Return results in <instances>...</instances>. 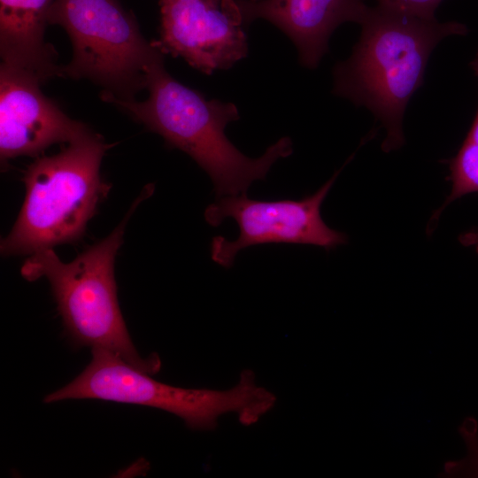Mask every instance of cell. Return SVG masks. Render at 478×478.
<instances>
[{"mask_svg":"<svg viewBox=\"0 0 478 478\" xmlns=\"http://www.w3.org/2000/svg\"><path fill=\"white\" fill-rule=\"evenodd\" d=\"M459 241L466 246H474L478 252V229L462 235Z\"/></svg>","mask_w":478,"mask_h":478,"instance_id":"2e32d148","label":"cell"},{"mask_svg":"<svg viewBox=\"0 0 478 478\" xmlns=\"http://www.w3.org/2000/svg\"><path fill=\"white\" fill-rule=\"evenodd\" d=\"M54 1L0 0L1 63L32 73L42 82L63 74L57 51L44 36Z\"/></svg>","mask_w":478,"mask_h":478,"instance_id":"8fae6325","label":"cell"},{"mask_svg":"<svg viewBox=\"0 0 478 478\" xmlns=\"http://www.w3.org/2000/svg\"><path fill=\"white\" fill-rule=\"evenodd\" d=\"M91 353L81 374L47 395L44 403L100 399L145 405L172 413L197 431L214 430L220 418L228 413L236 415L242 425H253L275 405L274 393L258 385L250 369L227 389H185L158 382L104 349H91Z\"/></svg>","mask_w":478,"mask_h":478,"instance_id":"5b68a950","label":"cell"},{"mask_svg":"<svg viewBox=\"0 0 478 478\" xmlns=\"http://www.w3.org/2000/svg\"><path fill=\"white\" fill-rule=\"evenodd\" d=\"M351 55L334 68V94L367 108L386 129L382 149L405 143L403 119L413 93L423 83L433 50L444 38L466 35L459 22H439L377 4L360 24Z\"/></svg>","mask_w":478,"mask_h":478,"instance_id":"6da1fadb","label":"cell"},{"mask_svg":"<svg viewBox=\"0 0 478 478\" xmlns=\"http://www.w3.org/2000/svg\"><path fill=\"white\" fill-rule=\"evenodd\" d=\"M160 4L163 53L182 58L206 74L231 67L248 52L243 23L213 0H165Z\"/></svg>","mask_w":478,"mask_h":478,"instance_id":"9c48e42d","label":"cell"},{"mask_svg":"<svg viewBox=\"0 0 478 478\" xmlns=\"http://www.w3.org/2000/svg\"><path fill=\"white\" fill-rule=\"evenodd\" d=\"M49 23L63 27L72 42L63 74L94 82L104 101L134 99L146 88L150 67L164 58L118 0H55Z\"/></svg>","mask_w":478,"mask_h":478,"instance_id":"8992f818","label":"cell"},{"mask_svg":"<svg viewBox=\"0 0 478 478\" xmlns=\"http://www.w3.org/2000/svg\"><path fill=\"white\" fill-rule=\"evenodd\" d=\"M153 191L154 184L146 185L113 231L73 261L62 262L50 248L30 255L20 268L28 281L48 280L65 330L76 347L104 349L149 374L160 370L161 361L157 354L142 357L132 343L118 302L114 262L127 221Z\"/></svg>","mask_w":478,"mask_h":478,"instance_id":"3957f363","label":"cell"},{"mask_svg":"<svg viewBox=\"0 0 478 478\" xmlns=\"http://www.w3.org/2000/svg\"><path fill=\"white\" fill-rule=\"evenodd\" d=\"M148 96L143 101L111 99L112 103L166 145L189 155L211 178L216 198L247 193L251 183L265 180L272 166L293 151L289 137H281L257 158L242 153L227 137L226 127L239 119L232 103L207 99L175 80L164 58L149 69Z\"/></svg>","mask_w":478,"mask_h":478,"instance_id":"7a4b0ae2","label":"cell"},{"mask_svg":"<svg viewBox=\"0 0 478 478\" xmlns=\"http://www.w3.org/2000/svg\"><path fill=\"white\" fill-rule=\"evenodd\" d=\"M162 1H165V0H159V3L162 2Z\"/></svg>","mask_w":478,"mask_h":478,"instance_id":"e0dca14e","label":"cell"},{"mask_svg":"<svg viewBox=\"0 0 478 478\" xmlns=\"http://www.w3.org/2000/svg\"><path fill=\"white\" fill-rule=\"evenodd\" d=\"M240 20L250 24L265 19L293 42L301 64L318 66L328 51V40L340 25L364 20L369 9L365 0H235Z\"/></svg>","mask_w":478,"mask_h":478,"instance_id":"30bf717a","label":"cell"},{"mask_svg":"<svg viewBox=\"0 0 478 478\" xmlns=\"http://www.w3.org/2000/svg\"><path fill=\"white\" fill-rule=\"evenodd\" d=\"M35 74L4 63L0 66L1 161L38 157L55 143H69L90 129L71 119L41 89Z\"/></svg>","mask_w":478,"mask_h":478,"instance_id":"ba28073f","label":"cell"},{"mask_svg":"<svg viewBox=\"0 0 478 478\" xmlns=\"http://www.w3.org/2000/svg\"><path fill=\"white\" fill-rule=\"evenodd\" d=\"M451 190L431 221L436 220L451 202L466 194L478 192V144L466 140L450 165Z\"/></svg>","mask_w":478,"mask_h":478,"instance_id":"7c38bea8","label":"cell"},{"mask_svg":"<svg viewBox=\"0 0 478 478\" xmlns=\"http://www.w3.org/2000/svg\"><path fill=\"white\" fill-rule=\"evenodd\" d=\"M472 67L478 76V51L474 61L472 62ZM466 140L478 144V112Z\"/></svg>","mask_w":478,"mask_h":478,"instance_id":"5bb4252c","label":"cell"},{"mask_svg":"<svg viewBox=\"0 0 478 478\" xmlns=\"http://www.w3.org/2000/svg\"><path fill=\"white\" fill-rule=\"evenodd\" d=\"M443 0H377V4L424 19H435Z\"/></svg>","mask_w":478,"mask_h":478,"instance_id":"4fadbf2b","label":"cell"},{"mask_svg":"<svg viewBox=\"0 0 478 478\" xmlns=\"http://www.w3.org/2000/svg\"><path fill=\"white\" fill-rule=\"evenodd\" d=\"M213 1L218 3L221 6V8L223 10H225L227 12H228L233 17H235V19L240 20L237 7H236V4H235V0H213ZM250 1L254 2V1H257V0H250Z\"/></svg>","mask_w":478,"mask_h":478,"instance_id":"9a60e30c","label":"cell"},{"mask_svg":"<svg viewBox=\"0 0 478 478\" xmlns=\"http://www.w3.org/2000/svg\"><path fill=\"white\" fill-rule=\"evenodd\" d=\"M108 148L90 129L58 153L37 157L25 172L24 202L1 241L3 256L32 255L81 239L111 188L100 175Z\"/></svg>","mask_w":478,"mask_h":478,"instance_id":"277c9868","label":"cell"},{"mask_svg":"<svg viewBox=\"0 0 478 478\" xmlns=\"http://www.w3.org/2000/svg\"><path fill=\"white\" fill-rule=\"evenodd\" d=\"M340 168L315 193L299 200L261 201L247 193L216 198L204 211L206 222L219 227L224 220H234L239 235L234 241L217 235L211 241V258L229 268L243 249L263 243H297L319 246L329 251L347 242L345 234L327 226L320 207Z\"/></svg>","mask_w":478,"mask_h":478,"instance_id":"52a82bcc","label":"cell"}]
</instances>
